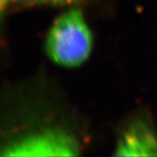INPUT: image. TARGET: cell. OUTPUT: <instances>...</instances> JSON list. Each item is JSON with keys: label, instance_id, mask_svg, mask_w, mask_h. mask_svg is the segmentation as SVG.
I'll return each mask as SVG.
<instances>
[{"label": "cell", "instance_id": "6da1fadb", "mask_svg": "<svg viewBox=\"0 0 157 157\" xmlns=\"http://www.w3.org/2000/svg\"><path fill=\"white\" fill-rule=\"evenodd\" d=\"M46 53L56 64L76 67L92 50V34L81 10L72 8L54 21L46 38Z\"/></svg>", "mask_w": 157, "mask_h": 157}, {"label": "cell", "instance_id": "7a4b0ae2", "mask_svg": "<svg viewBox=\"0 0 157 157\" xmlns=\"http://www.w3.org/2000/svg\"><path fill=\"white\" fill-rule=\"evenodd\" d=\"M78 143L63 129L48 128L27 133L7 143L1 156H74Z\"/></svg>", "mask_w": 157, "mask_h": 157}, {"label": "cell", "instance_id": "3957f363", "mask_svg": "<svg viewBox=\"0 0 157 157\" xmlns=\"http://www.w3.org/2000/svg\"><path fill=\"white\" fill-rule=\"evenodd\" d=\"M114 154L116 156H157V134L145 120H133L120 133Z\"/></svg>", "mask_w": 157, "mask_h": 157}, {"label": "cell", "instance_id": "277c9868", "mask_svg": "<svg viewBox=\"0 0 157 157\" xmlns=\"http://www.w3.org/2000/svg\"><path fill=\"white\" fill-rule=\"evenodd\" d=\"M83 0H10V4L18 6H73Z\"/></svg>", "mask_w": 157, "mask_h": 157}, {"label": "cell", "instance_id": "5b68a950", "mask_svg": "<svg viewBox=\"0 0 157 157\" xmlns=\"http://www.w3.org/2000/svg\"><path fill=\"white\" fill-rule=\"evenodd\" d=\"M10 5V0H0V9H1V13L2 15L5 13V9L7 6Z\"/></svg>", "mask_w": 157, "mask_h": 157}]
</instances>
